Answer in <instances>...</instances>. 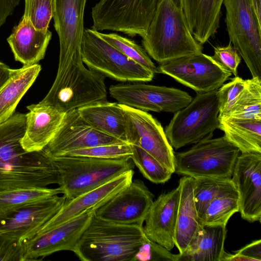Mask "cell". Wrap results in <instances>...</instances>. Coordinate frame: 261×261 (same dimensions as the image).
Wrapping results in <instances>:
<instances>
[{
    "label": "cell",
    "instance_id": "obj_26",
    "mask_svg": "<svg viewBox=\"0 0 261 261\" xmlns=\"http://www.w3.org/2000/svg\"><path fill=\"white\" fill-rule=\"evenodd\" d=\"M227 230L222 225H203L177 261H223Z\"/></svg>",
    "mask_w": 261,
    "mask_h": 261
},
{
    "label": "cell",
    "instance_id": "obj_11",
    "mask_svg": "<svg viewBox=\"0 0 261 261\" xmlns=\"http://www.w3.org/2000/svg\"><path fill=\"white\" fill-rule=\"evenodd\" d=\"M124 114L127 143L137 146L174 173V153L161 123L147 112L119 103Z\"/></svg>",
    "mask_w": 261,
    "mask_h": 261
},
{
    "label": "cell",
    "instance_id": "obj_31",
    "mask_svg": "<svg viewBox=\"0 0 261 261\" xmlns=\"http://www.w3.org/2000/svg\"><path fill=\"white\" fill-rule=\"evenodd\" d=\"M227 117L261 120L260 78L255 77L245 80L244 88Z\"/></svg>",
    "mask_w": 261,
    "mask_h": 261
},
{
    "label": "cell",
    "instance_id": "obj_39",
    "mask_svg": "<svg viewBox=\"0 0 261 261\" xmlns=\"http://www.w3.org/2000/svg\"><path fill=\"white\" fill-rule=\"evenodd\" d=\"M0 261H24L22 242L0 232Z\"/></svg>",
    "mask_w": 261,
    "mask_h": 261
},
{
    "label": "cell",
    "instance_id": "obj_17",
    "mask_svg": "<svg viewBox=\"0 0 261 261\" xmlns=\"http://www.w3.org/2000/svg\"><path fill=\"white\" fill-rule=\"evenodd\" d=\"M231 180L237 191L241 217L249 222L261 220V153H241Z\"/></svg>",
    "mask_w": 261,
    "mask_h": 261
},
{
    "label": "cell",
    "instance_id": "obj_28",
    "mask_svg": "<svg viewBox=\"0 0 261 261\" xmlns=\"http://www.w3.org/2000/svg\"><path fill=\"white\" fill-rule=\"evenodd\" d=\"M219 120V129L241 153H261V120L230 117Z\"/></svg>",
    "mask_w": 261,
    "mask_h": 261
},
{
    "label": "cell",
    "instance_id": "obj_7",
    "mask_svg": "<svg viewBox=\"0 0 261 261\" xmlns=\"http://www.w3.org/2000/svg\"><path fill=\"white\" fill-rule=\"evenodd\" d=\"M81 54L89 69L118 81L149 82L154 76L153 72L122 54L92 28L84 29Z\"/></svg>",
    "mask_w": 261,
    "mask_h": 261
},
{
    "label": "cell",
    "instance_id": "obj_38",
    "mask_svg": "<svg viewBox=\"0 0 261 261\" xmlns=\"http://www.w3.org/2000/svg\"><path fill=\"white\" fill-rule=\"evenodd\" d=\"M210 57L223 71L233 74L235 76L237 75V69L241 58L231 42L225 46L215 47L214 55Z\"/></svg>",
    "mask_w": 261,
    "mask_h": 261
},
{
    "label": "cell",
    "instance_id": "obj_23",
    "mask_svg": "<svg viewBox=\"0 0 261 261\" xmlns=\"http://www.w3.org/2000/svg\"><path fill=\"white\" fill-rule=\"evenodd\" d=\"M194 179L183 176L179 181V202L175 228L174 245L182 254L202 228L194 199Z\"/></svg>",
    "mask_w": 261,
    "mask_h": 261
},
{
    "label": "cell",
    "instance_id": "obj_36",
    "mask_svg": "<svg viewBox=\"0 0 261 261\" xmlns=\"http://www.w3.org/2000/svg\"><path fill=\"white\" fill-rule=\"evenodd\" d=\"M23 17L39 30H48L53 18V0H24Z\"/></svg>",
    "mask_w": 261,
    "mask_h": 261
},
{
    "label": "cell",
    "instance_id": "obj_9",
    "mask_svg": "<svg viewBox=\"0 0 261 261\" xmlns=\"http://www.w3.org/2000/svg\"><path fill=\"white\" fill-rule=\"evenodd\" d=\"M158 0H99L92 8V29L122 32L143 38L154 13Z\"/></svg>",
    "mask_w": 261,
    "mask_h": 261
},
{
    "label": "cell",
    "instance_id": "obj_43",
    "mask_svg": "<svg viewBox=\"0 0 261 261\" xmlns=\"http://www.w3.org/2000/svg\"><path fill=\"white\" fill-rule=\"evenodd\" d=\"M257 21L261 25V0H250Z\"/></svg>",
    "mask_w": 261,
    "mask_h": 261
},
{
    "label": "cell",
    "instance_id": "obj_1",
    "mask_svg": "<svg viewBox=\"0 0 261 261\" xmlns=\"http://www.w3.org/2000/svg\"><path fill=\"white\" fill-rule=\"evenodd\" d=\"M25 127V114L16 112L0 124V191L60 185L50 158L42 150L28 152L22 148Z\"/></svg>",
    "mask_w": 261,
    "mask_h": 261
},
{
    "label": "cell",
    "instance_id": "obj_29",
    "mask_svg": "<svg viewBox=\"0 0 261 261\" xmlns=\"http://www.w3.org/2000/svg\"><path fill=\"white\" fill-rule=\"evenodd\" d=\"M239 212L238 194L231 178L209 203L200 220L203 225L226 226L230 217Z\"/></svg>",
    "mask_w": 261,
    "mask_h": 261
},
{
    "label": "cell",
    "instance_id": "obj_6",
    "mask_svg": "<svg viewBox=\"0 0 261 261\" xmlns=\"http://www.w3.org/2000/svg\"><path fill=\"white\" fill-rule=\"evenodd\" d=\"M240 152L225 136L204 139L174 154V172L194 178H231Z\"/></svg>",
    "mask_w": 261,
    "mask_h": 261
},
{
    "label": "cell",
    "instance_id": "obj_13",
    "mask_svg": "<svg viewBox=\"0 0 261 261\" xmlns=\"http://www.w3.org/2000/svg\"><path fill=\"white\" fill-rule=\"evenodd\" d=\"M156 73L165 74L196 92L218 90L231 74L223 71L202 53L160 63Z\"/></svg>",
    "mask_w": 261,
    "mask_h": 261
},
{
    "label": "cell",
    "instance_id": "obj_5",
    "mask_svg": "<svg viewBox=\"0 0 261 261\" xmlns=\"http://www.w3.org/2000/svg\"><path fill=\"white\" fill-rule=\"evenodd\" d=\"M218 90L197 94L191 102L175 112L165 133L176 149L211 138L219 128Z\"/></svg>",
    "mask_w": 261,
    "mask_h": 261
},
{
    "label": "cell",
    "instance_id": "obj_41",
    "mask_svg": "<svg viewBox=\"0 0 261 261\" xmlns=\"http://www.w3.org/2000/svg\"><path fill=\"white\" fill-rule=\"evenodd\" d=\"M21 0H0V28L14 12Z\"/></svg>",
    "mask_w": 261,
    "mask_h": 261
},
{
    "label": "cell",
    "instance_id": "obj_8",
    "mask_svg": "<svg viewBox=\"0 0 261 261\" xmlns=\"http://www.w3.org/2000/svg\"><path fill=\"white\" fill-rule=\"evenodd\" d=\"M86 2L87 0H53V18L60 44L55 82L63 80L84 66L81 46Z\"/></svg>",
    "mask_w": 261,
    "mask_h": 261
},
{
    "label": "cell",
    "instance_id": "obj_16",
    "mask_svg": "<svg viewBox=\"0 0 261 261\" xmlns=\"http://www.w3.org/2000/svg\"><path fill=\"white\" fill-rule=\"evenodd\" d=\"M121 143L124 142L94 129L75 109L65 113L58 131L42 151L53 158L75 150Z\"/></svg>",
    "mask_w": 261,
    "mask_h": 261
},
{
    "label": "cell",
    "instance_id": "obj_42",
    "mask_svg": "<svg viewBox=\"0 0 261 261\" xmlns=\"http://www.w3.org/2000/svg\"><path fill=\"white\" fill-rule=\"evenodd\" d=\"M13 71V69H11L6 64L0 61V89L9 80Z\"/></svg>",
    "mask_w": 261,
    "mask_h": 261
},
{
    "label": "cell",
    "instance_id": "obj_18",
    "mask_svg": "<svg viewBox=\"0 0 261 261\" xmlns=\"http://www.w3.org/2000/svg\"><path fill=\"white\" fill-rule=\"evenodd\" d=\"M66 197L57 195L11 212L0 220V232L22 242L32 237L62 208Z\"/></svg>",
    "mask_w": 261,
    "mask_h": 261
},
{
    "label": "cell",
    "instance_id": "obj_22",
    "mask_svg": "<svg viewBox=\"0 0 261 261\" xmlns=\"http://www.w3.org/2000/svg\"><path fill=\"white\" fill-rule=\"evenodd\" d=\"M51 32L48 30L35 29L29 20L22 17L7 38V42L16 61L23 66L37 64L45 55L51 40Z\"/></svg>",
    "mask_w": 261,
    "mask_h": 261
},
{
    "label": "cell",
    "instance_id": "obj_19",
    "mask_svg": "<svg viewBox=\"0 0 261 261\" xmlns=\"http://www.w3.org/2000/svg\"><path fill=\"white\" fill-rule=\"evenodd\" d=\"M134 174V170L131 169L96 188L72 199L66 200L58 212L46 222L37 232L55 227L88 210L96 209L100 206L128 186L133 181Z\"/></svg>",
    "mask_w": 261,
    "mask_h": 261
},
{
    "label": "cell",
    "instance_id": "obj_34",
    "mask_svg": "<svg viewBox=\"0 0 261 261\" xmlns=\"http://www.w3.org/2000/svg\"><path fill=\"white\" fill-rule=\"evenodd\" d=\"M231 178L210 177L194 178V199L200 219L211 201Z\"/></svg>",
    "mask_w": 261,
    "mask_h": 261
},
{
    "label": "cell",
    "instance_id": "obj_33",
    "mask_svg": "<svg viewBox=\"0 0 261 261\" xmlns=\"http://www.w3.org/2000/svg\"><path fill=\"white\" fill-rule=\"evenodd\" d=\"M100 36L125 56L140 65L156 73V67L150 59L144 48L134 40L116 33H102Z\"/></svg>",
    "mask_w": 261,
    "mask_h": 261
},
{
    "label": "cell",
    "instance_id": "obj_35",
    "mask_svg": "<svg viewBox=\"0 0 261 261\" xmlns=\"http://www.w3.org/2000/svg\"><path fill=\"white\" fill-rule=\"evenodd\" d=\"M132 155L131 145L126 143H121L101 145L75 150L68 152L63 155L87 156L102 159H130Z\"/></svg>",
    "mask_w": 261,
    "mask_h": 261
},
{
    "label": "cell",
    "instance_id": "obj_24",
    "mask_svg": "<svg viewBox=\"0 0 261 261\" xmlns=\"http://www.w3.org/2000/svg\"><path fill=\"white\" fill-rule=\"evenodd\" d=\"M223 0H182V9L190 30L201 45L219 28Z\"/></svg>",
    "mask_w": 261,
    "mask_h": 261
},
{
    "label": "cell",
    "instance_id": "obj_25",
    "mask_svg": "<svg viewBox=\"0 0 261 261\" xmlns=\"http://www.w3.org/2000/svg\"><path fill=\"white\" fill-rule=\"evenodd\" d=\"M77 110L81 117L94 129L127 143L125 117L119 103L105 100Z\"/></svg>",
    "mask_w": 261,
    "mask_h": 261
},
{
    "label": "cell",
    "instance_id": "obj_20",
    "mask_svg": "<svg viewBox=\"0 0 261 261\" xmlns=\"http://www.w3.org/2000/svg\"><path fill=\"white\" fill-rule=\"evenodd\" d=\"M178 187L162 194L153 201L143 227L147 238L171 250L174 246V237L179 202Z\"/></svg>",
    "mask_w": 261,
    "mask_h": 261
},
{
    "label": "cell",
    "instance_id": "obj_14",
    "mask_svg": "<svg viewBox=\"0 0 261 261\" xmlns=\"http://www.w3.org/2000/svg\"><path fill=\"white\" fill-rule=\"evenodd\" d=\"M95 209H90L55 227L22 241L24 261L43 258L58 251H73Z\"/></svg>",
    "mask_w": 261,
    "mask_h": 261
},
{
    "label": "cell",
    "instance_id": "obj_21",
    "mask_svg": "<svg viewBox=\"0 0 261 261\" xmlns=\"http://www.w3.org/2000/svg\"><path fill=\"white\" fill-rule=\"evenodd\" d=\"M25 127L21 140L28 152L40 151L49 143L60 128L65 113L55 107L39 102L27 107Z\"/></svg>",
    "mask_w": 261,
    "mask_h": 261
},
{
    "label": "cell",
    "instance_id": "obj_4",
    "mask_svg": "<svg viewBox=\"0 0 261 261\" xmlns=\"http://www.w3.org/2000/svg\"><path fill=\"white\" fill-rule=\"evenodd\" d=\"M50 158L59 173V187L66 200L96 188L134 167L129 158L66 155Z\"/></svg>",
    "mask_w": 261,
    "mask_h": 261
},
{
    "label": "cell",
    "instance_id": "obj_10",
    "mask_svg": "<svg viewBox=\"0 0 261 261\" xmlns=\"http://www.w3.org/2000/svg\"><path fill=\"white\" fill-rule=\"evenodd\" d=\"M229 42L244 60L252 77L261 79V25L250 0H223Z\"/></svg>",
    "mask_w": 261,
    "mask_h": 261
},
{
    "label": "cell",
    "instance_id": "obj_44",
    "mask_svg": "<svg viewBox=\"0 0 261 261\" xmlns=\"http://www.w3.org/2000/svg\"><path fill=\"white\" fill-rule=\"evenodd\" d=\"M172 1L174 2L176 6L182 9V0H172Z\"/></svg>",
    "mask_w": 261,
    "mask_h": 261
},
{
    "label": "cell",
    "instance_id": "obj_27",
    "mask_svg": "<svg viewBox=\"0 0 261 261\" xmlns=\"http://www.w3.org/2000/svg\"><path fill=\"white\" fill-rule=\"evenodd\" d=\"M41 67L38 64L13 69L9 80L0 89V124L8 120L38 77Z\"/></svg>",
    "mask_w": 261,
    "mask_h": 261
},
{
    "label": "cell",
    "instance_id": "obj_40",
    "mask_svg": "<svg viewBox=\"0 0 261 261\" xmlns=\"http://www.w3.org/2000/svg\"><path fill=\"white\" fill-rule=\"evenodd\" d=\"M235 254L246 258L248 261H260L261 240L259 239L252 242L235 251Z\"/></svg>",
    "mask_w": 261,
    "mask_h": 261
},
{
    "label": "cell",
    "instance_id": "obj_12",
    "mask_svg": "<svg viewBox=\"0 0 261 261\" xmlns=\"http://www.w3.org/2000/svg\"><path fill=\"white\" fill-rule=\"evenodd\" d=\"M109 93L119 103L159 113H175L188 105L193 99L187 92L176 88L140 83L112 85Z\"/></svg>",
    "mask_w": 261,
    "mask_h": 261
},
{
    "label": "cell",
    "instance_id": "obj_2",
    "mask_svg": "<svg viewBox=\"0 0 261 261\" xmlns=\"http://www.w3.org/2000/svg\"><path fill=\"white\" fill-rule=\"evenodd\" d=\"M149 240L143 226L110 222L94 214L73 252L82 261H135Z\"/></svg>",
    "mask_w": 261,
    "mask_h": 261
},
{
    "label": "cell",
    "instance_id": "obj_15",
    "mask_svg": "<svg viewBox=\"0 0 261 261\" xmlns=\"http://www.w3.org/2000/svg\"><path fill=\"white\" fill-rule=\"evenodd\" d=\"M153 198L154 195L143 181L133 180L128 186L96 208L94 214L110 222L143 226Z\"/></svg>",
    "mask_w": 261,
    "mask_h": 261
},
{
    "label": "cell",
    "instance_id": "obj_32",
    "mask_svg": "<svg viewBox=\"0 0 261 261\" xmlns=\"http://www.w3.org/2000/svg\"><path fill=\"white\" fill-rule=\"evenodd\" d=\"M130 159L144 177L155 184H163L171 178L172 173L154 157L141 148L131 145Z\"/></svg>",
    "mask_w": 261,
    "mask_h": 261
},
{
    "label": "cell",
    "instance_id": "obj_37",
    "mask_svg": "<svg viewBox=\"0 0 261 261\" xmlns=\"http://www.w3.org/2000/svg\"><path fill=\"white\" fill-rule=\"evenodd\" d=\"M245 84V80L236 76L218 89L219 118L228 116L232 107L244 89Z\"/></svg>",
    "mask_w": 261,
    "mask_h": 261
},
{
    "label": "cell",
    "instance_id": "obj_30",
    "mask_svg": "<svg viewBox=\"0 0 261 261\" xmlns=\"http://www.w3.org/2000/svg\"><path fill=\"white\" fill-rule=\"evenodd\" d=\"M60 188H22L0 191V220L27 204L62 194Z\"/></svg>",
    "mask_w": 261,
    "mask_h": 261
},
{
    "label": "cell",
    "instance_id": "obj_3",
    "mask_svg": "<svg viewBox=\"0 0 261 261\" xmlns=\"http://www.w3.org/2000/svg\"><path fill=\"white\" fill-rule=\"evenodd\" d=\"M142 43L148 56L160 64L202 50L190 30L182 9L172 0H158Z\"/></svg>",
    "mask_w": 261,
    "mask_h": 261
}]
</instances>
